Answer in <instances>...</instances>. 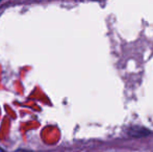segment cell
<instances>
[{"label": "cell", "mask_w": 153, "mask_h": 152, "mask_svg": "<svg viewBox=\"0 0 153 152\" xmlns=\"http://www.w3.org/2000/svg\"><path fill=\"white\" fill-rule=\"evenodd\" d=\"M150 133L148 129L144 127H140V126H133V127L128 129V134L133 138H142V136H146Z\"/></svg>", "instance_id": "obj_1"}, {"label": "cell", "mask_w": 153, "mask_h": 152, "mask_svg": "<svg viewBox=\"0 0 153 152\" xmlns=\"http://www.w3.org/2000/svg\"><path fill=\"white\" fill-rule=\"evenodd\" d=\"M15 152H31V151H29V150H24V149H20V150H17V151H15Z\"/></svg>", "instance_id": "obj_2"}, {"label": "cell", "mask_w": 153, "mask_h": 152, "mask_svg": "<svg viewBox=\"0 0 153 152\" xmlns=\"http://www.w3.org/2000/svg\"><path fill=\"white\" fill-rule=\"evenodd\" d=\"M0 152H4V150H3V149L1 148V147H0Z\"/></svg>", "instance_id": "obj_3"}, {"label": "cell", "mask_w": 153, "mask_h": 152, "mask_svg": "<svg viewBox=\"0 0 153 152\" xmlns=\"http://www.w3.org/2000/svg\"><path fill=\"white\" fill-rule=\"evenodd\" d=\"M0 2H1V0H0Z\"/></svg>", "instance_id": "obj_4"}]
</instances>
